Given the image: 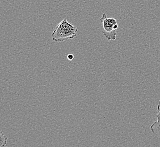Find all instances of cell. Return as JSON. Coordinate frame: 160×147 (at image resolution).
<instances>
[{
  "label": "cell",
  "instance_id": "4",
  "mask_svg": "<svg viewBox=\"0 0 160 147\" xmlns=\"http://www.w3.org/2000/svg\"><path fill=\"white\" fill-rule=\"evenodd\" d=\"M8 138L4 135L2 132H0V147H5L8 142Z\"/></svg>",
  "mask_w": 160,
  "mask_h": 147
},
{
  "label": "cell",
  "instance_id": "6",
  "mask_svg": "<svg viewBox=\"0 0 160 147\" xmlns=\"http://www.w3.org/2000/svg\"><path fill=\"white\" fill-rule=\"evenodd\" d=\"M67 58H68L69 60L72 61V60L73 59V58H74V55H72V54H69V55H67Z\"/></svg>",
  "mask_w": 160,
  "mask_h": 147
},
{
  "label": "cell",
  "instance_id": "5",
  "mask_svg": "<svg viewBox=\"0 0 160 147\" xmlns=\"http://www.w3.org/2000/svg\"><path fill=\"white\" fill-rule=\"evenodd\" d=\"M157 114L156 116V117L157 118L158 120H160V100L158 102V104L157 105Z\"/></svg>",
  "mask_w": 160,
  "mask_h": 147
},
{
  "label": "cell",
  "instance_id": "7",
  "mask_svg": "<svg viewBox=\"0 0 160 147\" xmlns=\"http://www.w3.org/2000/svg\"></svg>",
  "mask_w": 160,
  "mask_h": 147
},
{
  "label": "cell",
  "instance_id": "3",
  "mask_svg": "<svg viewBox=\"0 0 160 147\" xmlns=\"http://www.w3.org/2000/svg\"><path fill=\"white\" fill-rule=\"evenodd\" d=\"M151 131L154 135L160 137V120H157L150 127Z\"/></svg>",
  "mask_w": 160,
  "mask_h": 147
},
{
  "label": "cell",
  "instance_id": "1",
  "mask_svg": "<svg viewBox=\"0 0 160 147\" xmlns=\"http://www.w3.org/2000/svg\"><path fill=\"white\" fill-rule=\"evenodd\" d=\"M77 31V28L65 18L56 26L51 36L55 42H62L74 38Z\"/></svg>",
  "mask_w": 160,
  "mask_h": 147
},
{
  "label": "cell",
  "instance_id": "2",
  "mask_svg": "<svg viewBox=\"0 0 160 147\" xmlns=\"http://www.w3.org/2000/svg\"><path fill=\"white\" fill-rule=\"evenodd\" d=\"M100 21L102 24V34L108 40H115L117 39V31L118 29L117 21L113 18H108L106 13H103Z\"/></svg>",
  "mask_w": 160,
  "mask_h": 147
}]
</instances>
